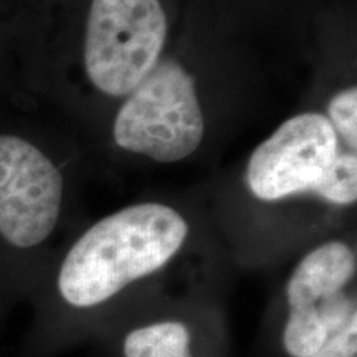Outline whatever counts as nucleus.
I'll return each mask as SVG.
<instances>
[{
  "mask_svg": "<svg viewBox=\"0 0 357 357\" xmlns=\"http://www.w3.org/2000/svg\"><path fill=\"white\" fill-rule=\"evenodd\" d=\"M189 225L162 204H139L102 218L79 236L56 276L70 306L93 307L155 273L184 245Z\"/></svg>",
  "mask_w": 357,
  "mask_h": 357,
  "instance_id": "1",
  "label": "nucleus"
},
{
  "mask_svg": "<svg viewBox=\"0 0 357 357\" xmlns=\"http://www.w3.org/2000/svg\"><path fill=\"white\" fill-rule=\"evenodd\" d=\"M205 123L194 78L177 61L159 60L129 93L114 119V142L158 162H178L199 149Z\"/></svg>",
  "mask_w": 357,
  "mask_h": 357,
  "instance_id": "2",
  "label": "nucleus"
},
{
  "mask_svg": "<svg viewBox=\"0 0 357 357\" xmlns=\"http://www.w3.org/2000/svg\"><path fill=\"white\" fill-rule=\"evenodd\" d=\"M166 38L160 0H93L83 47L89 82L108 96H128L159 63Z\"/></svg>",
  "mask_w": 357,
  "mask_h": 357,
  "instance_id": "3",
  "label": "nucleus"
},
{
  "mask_svg": "<svg viewBox=\"0 0 357 357\" xmlns=\"http://www.w3.org/2000/svg\"><path fill=\"white\" fill-rule=\"evenodd\" d=\"M61 200L52 159L24 137L0 134V236L20 250L38 247L55 230Z\"/></svg>",
  "mask_w": 357,
  "mask_h": 357,
  "instance_id": "4",
  "label": "nucleus"
},
{
  "mask_svg": "<svg viewBox=\"0 0 357 357\" xmlns=\"http://www.w3.org/2000/svg\"><path fill=\"white\" fill-rule=\"evenodd\" d=\"M339 147L337 134L324 114L293 116L253 151L245 177L248 189L265 202L312 192Z\"/></svg>",
  "mask_w": 357,
  "mask_h": 357,
  "instance_id": "5",
  "label": "nucleus"
},
{
  "mask_svg": "<svg viewBox=\"0 0 357 357\" xmlns=\"http://www.w3.org/2000/svg\"><path fill=\"white\" fill-rule=\"evenodd\" d=\"M354 275V250L337 240L319 245L298 263L287 287L289 316L283 346L289 356L307 357L321 349L328 334L318 310L334 294L344 291Z\"/></svg>",
  "mask_w": 357,
  "mask_h": 357,
  "instance_id": "6",
  "label": "nucleus"
},
{
  "mask_svg": "<svg viewBox=\"0 0 357 357\" xmlns=\"http://www.w3.org/2000/svg\"><path fill=\"white\" fill-rule=\"evenodd\" d=\"M126 357H192L190 333L178 321H162L134 329L124 339Z\"/></svg>",
  "mask_w": 357,
  "mask_h": 357,
  "instance_id": "7",
  "label": "nucleus"
},
{
  "mask_svg": "<svg viewBox=\"0 0 357 357\" xmlns=\"http://www.w3.org/2000/svg\"><path fill=\"white\" fill-rule=\"evenodd\" d=\"M316 195L336 205H351L357 199V155L356 151L339 147L331 167L314 187Z\"/></svg>",
  "mask_w": 357,
  "mask_h": 357,
  "instance_id": "8",
  "label": "nucleus"
},
{
  "mask_svg": "<svg viewBox=\"0 0 357 357\" xmlns=\"http://www.w3.org/2000/svg\"><path fill=\"white\" fill-rule=\"evenodd\" d=\"M328 121L336 134H339L347 149L357 147V89L354 86L344 89L333 96L328 106Z\"/></svg>",
  "mask_w": 357,
  "mask_h": 357,
  "instance_id": "9",
  "label": "nucleus"
},
{
  "mask_svg": "<svg viewBox=\"0 0 357 357\" xmlns=\"http://www.w3.org/2000/svg\"><path fill=\"white\" fill-rule=\"evenodd\" d=\"M307 357H357V318L326 339L321 349Z\"/></svg>",
  "mask_w": 357,
  "mask_h": 357,
  "instance_id": "10",
  "label": "nucleus"
}]
</instances>
